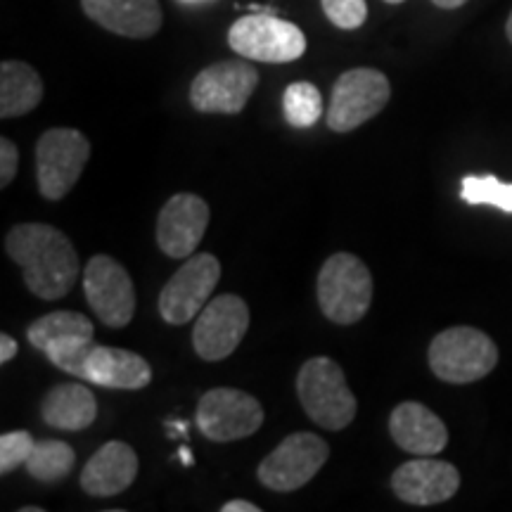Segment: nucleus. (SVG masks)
I'll use <instances>...</instances> for the list:
<instances>
[{"label": "nucleus", "mask_w": 512, "mask_h": 512, "mask_svg": "<svg viewBox=\"0 0 512 512\" xmlns=\"http://www.w3.org/2000/svg\"><path fill=\"white\" fill-rule=\"evenodd\" d=\"M249 330V306L238 294H219L200 311L192 347L204 361H223L240 347Z\"/></svg>", "instance_id": "obj_13"}, {"label": "nucleus", "mask_w": 512, "mask_h": 512, "mask_svg": "<svg viewBox=\"0 0 512 512\" xmlns=\"http://www.w3.org/2000/svg\"><path fill=\"white\" fill-rule=\"evenodd\" d=\"M318 306L337 325H354L373 304V275L356 254L328 256L318 273Z\"/></svg>", "instance_id": "obj_3"}, {"label": "nucleus", "mask_w": 512, "mask_h": 512, "mask_svg": "<svg viewBox=\"0 0 512 512\" xmlns=\"http://www.w3.org/2000/svg\"><path fill=\"white\" fill-rule=\"evenodd\" d=\"M384 3H389V5H399V3H403V0H384Z\"/></svg>", "instance_id": "obj_36"}, {"label": "nucleus", "mask_w": 512, "mask_h": 512, "mask_svg": "<svg viewBox=\"0 0 512 512\" xmlns=\"http://www.w3.org/2000/svg\"><path fill=\"white\" fill-rule=\"evenodd\" d=\"M330 458L328 441L313 432H294L285 437L268 456L261 460L256 477L266 489L278 494L302 489L323 470Z\"/></svg>", "instance_id": "obj_8"}, {"label": "nucleus", "mask_w": 512, "mask_h": 512, "mask_svg": "<svg viewBox=\"0 0 512 512\" xmlns=\"http://www.w3.org/2000/svg\"><path fill=\"white\" fill-rule=\"evenodd\" d=\"M76 463V453L69 444H64L60 439H43L36 441L34 451L27 460L29 477L36 479L41 484H57L72 472Z\"/></svg>", "instance_id": "obj_23"}, {"label": "nucleus", "mask_w": 512, "mask_h": 512, "mask_svg": "<svg viewBox=\"0 0 512 512\" xmlns=\"http://www.w3.org/2000/svg\"><path fill=\"white\" fill-rule=\"evenodd\" d=\"M209 204L200 195L178 192L157 216V245L169 259H188L197 252L209 226Z\"/></svg>", "instance_id": "obj_14"}, {"label": "nucleus", "mask_w": 512, "mask_h": 512, "mask_svg": "<svg viewBox=\"0 0 512 512\" xmlns=\"http://www.w3.org/2000/svg\"><path fill=\"white\" fill-rule=\"evenodd\" d=\"M259 86V72L249 62L209 64L190 86V105L202 114H240Z\"/></svg>", "instance_id": "obj_11"}, {"label": "nucleus", "mask_w": 512, "mask_h": 512, "mask_svg": "<svg viewBox=\"0 0 512 512\" xmlns=\"http://www.w3.org/2000/svg\"><path fill=\"white\" fill-rule=\"evenodd\" d=\"M505 34H508V41L512 43V12H510V17H508V24H505Z\"/></svg>", "instance_id": "obj_34"}, {"label": "nucleus", "mask_w": 512, "mask_h": 512, "mask_svg": "<svg viewBox=\"0 0 512 512\" xmlns=\"http://www.w3.org/2000/svg\"><path fill=\"white\" fill-rule=\"evenodd\" d=\"M460 489V472L456 465L418 456L396 467L392 475V491L408 505H437L446 503Z\"/></svg>", "instance_id": "obj_15"}, {"label": "nucleus", "mask_w": 512, "mask_h": 512, "mask_svg": "<svg viewBox=\"0 0 512 512\" xmlns=\"http://www.w3.org/2000/svg\"><path fill=\"white\" fill-rule=\"evenodd\" d=\"M93 349H95V339H83V342H72V344H64V347L50 349L46 356L53 361V366L64 370V373L86 380L88 356L93 354Z\"/></svg>", "instance_id": "obj_27"}, {"label": "nucleus", "mask_w": 512, "mask_h": 512, "mask_svg": "<svg viewBox=\"0 0 512 512\" xmlns=\"http://www.w3.org/2000/svg\"><path fill=\"white\" fill-rule=\"evenodd\" d=\"M427 361L441 382L470 384L482 380L496 368L498 347L486 332L470 325H458L432 339Z\"/></svg>", "instance_id": "obj_4"}, {"label": "nucleus", "mask_w": 512, "mask_h": 512, "mask_svg": "<svg viewBox=\"0 0 512 512\" xmlns=\"http://www.w3.org/2000/svg\"><path fill=\"white\" fill-rule=\"evenodd\" d=\"M138 456L124 441H107L93 453L81 470V489L88 496L112 498L136 482Z\"/></svg>", "instance_id": "obj_16"}, {"label": "nucleus", "mask_w": 512, "mask_h": 512, "mask_svg": "<svg viewBox=\"0 0 512 512\" xmlns=\"http://www.w3.org/2000/svg\"><path fill=\"white\" fill-rule=\"evenodd\" d=\"M34 446L36 441L27 430L5 432L3 437H0V472H3V475H10L17 467L27 465Z\"/></svg>", "instance_id": "obj_26"}, {"label": "nucleus", "mask_w": 512, "mask_h": 512, "mask_svg": "<svg viewBox=\"0 0 512 512\" xmlns=\"http://www.w3.org/2000/svg\"><path fill=\"white\" fill-rule=\"evenodd\" d=\"M460 197L467 204H491L512 214V183L498 181L496 176H465Z\"/></svg>", "instance_id": "obj_25"}, {"label": "nucleus", "mask_w": 512, "mask_h": 512, "mask_svg": "<svg viewBox=\"0 0 512 512\" xmlns=\"http://www.w3.org/2000/svg\"><path fill=\"white\" fill-rule=\"evenodd\" d=\"M389 434L401 451L413 456H437L448 444L444 420L418 401H403L389 415Z\"/></svg>", "instance_id": "obj_18"}, {"label": "nucleus", "mask_w": 512, "mask_h": 512, "mask_svg": "<svg viewBox=\"0 0 512 512\" xmlns=\"http://www.w3.org/2000/svg\"><path fill=\"white\" fill-rule=\"evenodd\" d=\"M178 458H181V463L185 467H190L192 463H195V460H192V453L188 451V446H181V451H178Z\"/></svg>", "instance_id": "obj_33"}, {"label": "nucleus", "mask_w": 512, "mask_h": 512, "mask_svg": "<svg viewBox=\"0 0 512 512\" xmlns=\"http://www.w3.org/2000/svg\"><path fill=\"white\" fill-rule=\"evenodd\" d=\"M86 17L124 38H150L162 29L159 0H81Z\"/></svg>", "instance_id": "obj_17"}, {"label": "nucleus", "mask_w": 512, "mask_h": 512, "mask_svg": "<svg viewBox=\"0 0 512 512\" xmlns=\"http://www.w3.org/2000/svg\"><path fill=\"white\" fill-rule=\"evenodd\" d=\"M86 382L107 389H145L152 382V368L143 356L128 349H114L95 344L88 356Z\"/></svg>", "instance_id": "obj_19"}, {"label": "nucleus", "mask_w": 512, "mask_h": 512, "mask_svg": "<svg viewBox=\"0 0 512 512\" xmlns=\"http://www.w3.org/2000/svg\"><path fill=\"white\" fill-rule=\"evenodd\" d=\"M43 100V81L34 67L19 60L0 64V117L17 119L34 112Z\"/></svg>", "instance_id": "obj_21"}, {"label": "nucleus", "mask_w": 512, "mask_h": 512, "mask_svg": "<svg viewBox=\"0 0 512 512\" xmlns=\"http://www.w3.org/2000/svg\"><path fill=\"white\" fill-rule=\"evenodd\" d=\"M83 292L107 328H126L136 316V287L119 261L107 254H95L83 271Z\"/></svg>", "instance_id": "obj_12"}, {"label": "nucleus", "mask_w": 512, "mask_h": 512, "mask_svg": "<svg viewBox=\"0 0 512 512\" xmlns=\"http://www.w3.org/2000/svg\"><path fill=\"white\" fill-rule=\"evenodd\" d=\"M221 280V264L214 254H195L171 275L159 294V313L169 325H185L211 302Z\"/></svg>", "instance_id": "obj_10"}, {"label": "nucleus", "mask_w": 512, "mask_h": 512, "mask_svg": "<svg viewBox=\"0 0 512 512\" xmlns=\"http://www.w3.org/2000/svg\"><path fill=\"white\" fill-rule=\"evenodd\" d=\"M195 425L211 441L228 444L252 437L264 425V408L252 394L240 389H209L197 403Z\"/></svg>", "instance_id": "obj_9"}, {"label": "nucleus", "mask_w": 512, "mask_h": 512, "mask_svg": "<svg viewBox=\"0 0 512 512\" xmlns=\"http://www.w3.org/2000/svg\"><path fill=\"white\" fill-rule=\"evenodd\" d=\"M221 512H259V505L249 501H228L221 505Z\"/></svg>", "instance_id": "obj_31"}, {"label": "nucleus", "mask_w": 512, "mask_h": 512, "mask_svg": "<svg viewBox=\"0 0 512 512\" xmlns=\"http://www.w3.org/2000/svg\"><path fill=\"white\" fill-rule=\"evenodd\" d=\"M95 328L91 318L76 311H53L48 316L34 320L27 330V339L31 347H36L43 354L50 349L64 347V344L83 342V339H93Z\"/></svg>", "instance_id": "obj_22"}, {"label": "nucleus", "mask_w": 512, "mask_h": 512, "mask_svg": "<svg viewBox=\"0 0 512 512\" xmlns=\"http://www.w3.org/2000/svg\"><path fill=\"white\" fill-rule=\"evenodd\" d=\"M19 169V150L10 138H0V188L15 181Z\"/></svg>", "instance_id": "obj_29"}, {"label": "nucleus", "mask_w": 512, "mask_h": 512, "mask_svg": "<svg viewBox=\"0 0 512 512\" xmlns=\"http://www.w3.org/2000/svg\"><path fill=\"white\" fill-rule=\"evenodd\" d=\"M5 252L24 271V285L36 297H67L81 275L79 254L60 228L48 223H17L5 235Z\"/></svg>", "instance_id": "obj_1"}, {"label": "nucleus", "mask_w": 512, "mask_h": 512, "mask_svg": "<svg viewBox=\"0 0 512 512\" xmlns=\"http://www.w3.org/2000/svg\"><path fill=\"white\" fill-rule=\"evenodd\" d=\"M323 98L320 91L309 81H297L287 86L283 95V112L287 124L294 128H309L323 117Z\"/></svg>", "instance_id": "obj_24"}, {"label": "nucleus", "mask_w": 512, "mask_h": 512, "mask_svg": "<svg viewBox=\"0 0 512 512\" xmlns=\"http://www.w3.org/2000/svg\"><path fill=\"white\" fill-rule=\"evenodd\" d=\"M389 98H392V83L380 69H349L332 86L328 126L337 133L354 131L377 117L389 105Z\"/></svg>", "instance_id": "obj_7"}, {"label": "nucleus", "mask_w": 512, "mask_h": 512, "mask_svg": "<svg viewBox=\"0 0 512 512\" xmlns=\"http://www.w3.org/2000/svg\"><path fill=\"white\" fill-rule=\"evenodd\" d=\"M325 17L335 24L337 29L351 31L363 27L368 17L366 0H320Z\"/></svg>", "instance_id": "obj_28"}, {"label": "nucleus", "mask_w": 512, "mask_h": 512, "mask_svg": "<svg viewBox=\"0 0 512 512\" xmlns=\"http://www.w3.org/2000/svg\"><path fill=\"white\" fill-rule=\"evenodd\" d=\"M19 512H43V508H36V505H24V508H19Z\"/></svg>", "instance_id": "obj_35"}, {"label": "nucleus", "mask_w": 512, "mask_h": 512, "mask_svg": "<svg viewBox=\"0 0 512 512\" xmlns=\"http://www.w3.org/2000/svg\"><path fill=\"white\" fill-rule=\"evenodd\" d=\"M297 396L318 427L339 432L356 418L358 403L339 363L328 356L309 358L297 375Z\"/></svg>", "instance_id": "obj_2"}, {"label": "nucleus", "mask_w": 512, "mask_h": 512, "mask_svg": "<svg viewBox=\"0 0 512 512\" xmlns=\"http://www.w3.org/2000/svg\"><path fill=\"white\" fill-rule=\"evenodd\" d=\"M17 351H19V347H17L15 339L3 332V335H0V363H3V366L5 363H10L12 358L17 356Z\"/></svg>", "instance_id": "obj_30"}, {"label": "nucleus", "mask_w": 512, "mask_h": 512, "mask_svg": "<svg viewBox=\"0 0 512 512\" xmlns=\"http://www.w3.org/2000/svg\"><path fill=\"white\" fill-rule=\"evenodd\" d=\"M432 3L441 10H456V8H463L467 0H432Z\"/></svg>", "instance_id": "obj_32"}, {"label": "nucleus", "mask_w": 512, "mask_h": 512, "mask_svg": "<svg viewBox=\"0 0 512 512\" xmlns=\"http://www.w3.org/2000/svg\"><path fill=\"white\" fill-rule=\"evenodd\" d=\"M41 418L55 430H86L98 418V401L83 384H57L43 396Z\"/></svg>", "instance_id": "obj_20"}, {"label": "nucleus", "mask_w": 512, "mask_h": 512, "mask_svg": "<svg viewBox=\"0 0 512 512\" xmlns=\"http://www.w3.org/2000/svg\"><path fill=\"white\" fill-rule=\"evenodd\" d=\"M228 46L252 62L285 64L306 53V36L297 24L256 12L238 19L228 31Z\"/></svg>", "instance_id": "obj_6"}, {"label": "nucleus", "mask_w": 512, "mask_h": 512, "mask_svg": "<svg viewBox=\"0 0 512 512\" xmlns=\"http://www.w3.org/2000/svg\"><path fill=\"white\" fill-rule=\"evenodd\" d=\"M91 159V143L76 128H50L36 143L38 190L50 202L62 200Z\"/></svg>", "instance_id": "obj_5"}]
</instances>
